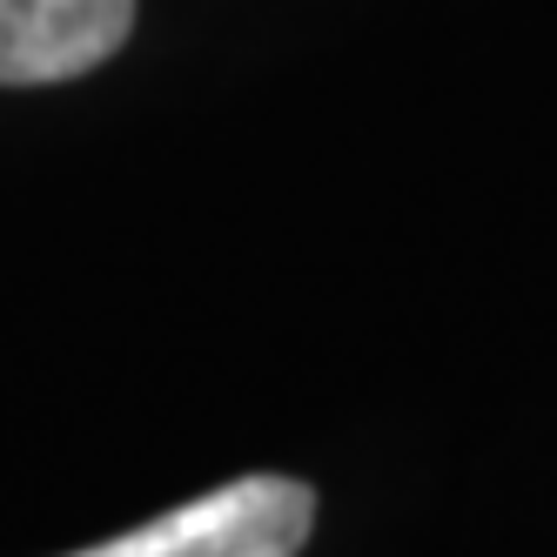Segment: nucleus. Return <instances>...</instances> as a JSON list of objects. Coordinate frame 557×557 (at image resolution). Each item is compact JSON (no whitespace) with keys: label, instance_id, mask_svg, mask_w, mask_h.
Returning <instances> with one entry per match:
<instances>
[{"label":"nucleus","instance_id":"nucleus-2","mask_svg":"<svg viewBox=\"0 0 557 557\" xmlns=\"http://www.w3.org/2000/svg\"><path fill=\"white\" fill-rule=\"evenodd\" d=\"M135 34V0H0V88L82 82Z\"/></svg>","mask_w":557,"mask_h":557},{"label":"nucleus","instance_id":"nucleus-1","mask_svg":"<svg viewBox=\"0 0 557 557\" xmlns=\"http://www.w3.org/2000/svg\"><path fill=\"white\" fill-rule=\"evenodd\" d=\"M309 531H315V491L302 476L262 470L67 557H296Z\"/></svg>","mask_w":557,"mask_h":557}]
</instances>
